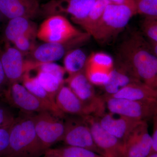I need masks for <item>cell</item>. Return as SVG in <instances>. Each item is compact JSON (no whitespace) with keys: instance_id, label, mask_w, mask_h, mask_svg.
Wrapping results in <instances>:
<instances>
[{"instance_id":"28","label":"cell","mask_w":157,"mask_h":157,"mask_svg":"<svg viewBox=\"0 0 157 157\" xmlns=\"http://www.w3.org/2000/svg\"><path fill=\"white\" fill-rule=\"evenodd\" d=\"M36 35H24L15 39L12 44L25 56L30 55L37 46L36 42Z\"/></svg>"},{"instance_id":"3","label":"cell","mask_w":157,"mask_h":157,"mask_svg":"<svg viewBox=\"0 0 157 157\" xmlns=\"http://www.w3.org/2000/svg\"><path fill=\"white\" fill-rule=\"evenodd\" d=\"M136 14L135 0H128L121 5L110 3L105 8L91 36L101 45L110 44Z\"/></svg>"},{"instance_id":"34","label":"cell","mask_w":157,"mask_h":157,"mask_svg":"<svg viewBox=\"0 0 157 157\" xmlns=\"http://www.w3.org/2000/svg\"><path fill=\"white\" fill-rule=\"evenodd\" d=\"M152 119L153 124V128L152 135L151 136L152 139V147L151 153L157 152V104Z\"/></svg>"},{"instance_id":"25","label":"cell","mask_w":157,"mask_h":157,"mask_svg":"<svg viewBox=\"0 0 157 157\" xmlns=\"http://www.w3.org/2000/svg\"><path fill=\"white\" fill-rule=\"evenodd\" d=\"M37 70L36 76L40 84L48 94L55 98L61 88L64 85L65 82L61 81L50 73L43 72L38 69Z\"/></svg>"},{"instance_id":"6","label":"cell","mask_w":157,"mask_h":157,"mask_svg":"<svg viewBox=\"0 0 157 157\" xmlns=\"http://www.w3.org/2000/svg\"><path fill=\"white\" fill-rule=\"evenodd\" d=\"M2 95L10 106L22 112L32 114L48 111L58 117L48 104L33 94L20 82L9 84Z\"/></svg>"},{"instance_id":"8","label":"cell","mask_w":157,"mask_h":157,"mask_svg":"<svg viewBox=\"0 0 157 157\" xmlns=\"http://www.w3.org/2000/svg\"><path fill=\"white\" fill-rule=\"evenodd\" d=\"M0 56L9 84L20 83L26 73L37 70L42 64L31 59H25V56L20 51L9 45L1 50Z\"/></svg>"},{"instance_id":"5","label":"cell","mask_w":157,"mask_h":157,"mask_svg":"<svg viewBox=\"0 0 157 157\" xmlns=\"http://www.w3.org/2000/svg\"><path fill=\"white\" fill-rule=\"evenodd\" d=\"M65 83L89 109L92 115L99 117L106 112V104L102 96L96 92L94 85L86 78L84 70L69 76Z\"/></svg>"},{"instance_id":"14","label":"cell","mask_w":157,"mask_h":157,"mask_svg":"<svg viewBox=\"0 0 157 157\" xmlns=\"http://www.w3.org/2000/svg\"><path fill=\"white\" fill-rule=\"evenodd\" d=\"M89 127L96 145L105 157H122L123 142L103 128L95 116L82 117Z\"/></svg>"},{"instance_id":"13","label":"cell","mask_w":157,"mask_h":157,"mask_svg":"<svg viewBox=\"0 0 157 157\" xmlns=\"http://www.w3.org/2000/svg\"><path fill=\"white\" fill-rule=\"evenodd\" d=\"M90 36L86 33L84 36L66 42L51 43L45 42L44 44L37 45L31 54L32 59L40 63H51L58 61L69 52L76 47L86 42Z\"/></svg>"},{"instance_id":"36","label":"cell","mask_w":157,"mask_h":157,"mask_svg":"<svg viewBox=\"0 0 157 157\" xmlns=\"http://www.w3.org/2000/svg\"><path fill=\"white\" fill-rule=\"evenodd\" d=\"M153 52L157 57V42H149Z\"/></svg>"},{"instance_id":"29","label":"cell","mask_w":157,"mask_h":157,"mask_svg":"<svg viewBox=\"0 0 157 157\" xmlns=\"http://www.w3.org/2000/svg\"><path fill=\"white\" fill-rule=\"evenodd\" d=\"M137 14L157 18V0H135Z\"/></svg>"},{"instance_id":"7","label":"cell","mask_w":157,"mask_h":157,"mask_svg":"<svg viewBox=\"0 0 157 157\" xmlns=\"http://www.w3.org/2000/svg\"><path fill=\"white\" fill-rule=\"evenodd\" d=\"M108 112L133 120L147 121L152 119L157 102H144L103 96Z\"/></svg>"},{"instance_id":"37","label":"cell","mask_w":157,"mask_h":157,"mask_svg":"<svg viewBox=\"0 0 157 157\" xmlns=\"http://www.w3.org/2000/svg\"><path fill=\"white\" fill-rule=\"evenodd\" d=\"M108 1L112 4L121 5V4H124L127 2L128 0H108Z\"/></svg>"},{"instance_id":"27","label":"cell","mask_w":157,"mask_h":157,"mask_svg":"<svg viewBox=\"0 0 157 157\" xmlns=\"http://www.w3.org/2000/svg\"><path fill=\"white\" fill-rule=\"evenodd\" d=\"M112 57L102 52H94L88 57L86 65L93 66L111 72L114 67Z\"/></svg>"},{"instance_id":"40","label":"cell","mask_w":157,"mask_h":157,"mask_svg":"<svg viewBox=\"0 0 157 157\" xmlns=\"http://www.w3.org/2000/svg\"><path fill=\"white\" fill-rule=\"evenodd\" d=\"M45 157H55L53 156H45Z\"/></svg>"},{"instance_id":"19","label":"cell","mask_w":157,"mask_h":157,"mask_svg":"<svg viewBox=\"0 0 157 157\" xmlns=\"http://www.w3.org/2000/svg\"><path fill=\"white\" fill-rule=\"evenodd\" d=\"M109 97L135 101L157 102V90L139 81L127 86Z\"/></svg>"},{"instance_id":"4","label":"cell","mask_w":157,"mask_h":157,"mask_svg":"<svg viewBox=\"0 0 157 157\" xmlns=\"http://www.w3.org/2000/svg\"><path fill=\"white\" fill-rule=\"evenodd\" d=\"M86 33L76 29L65 16L57 15L46 17L38 28L37 37L45 42L62 43Z\"/></svg>"},{"instance_id":"1","label":"cell","mask_w":157,"mask_h":157,"mask_svg":"<svg viewBox=\"0 0 157 157\" xmlns=\"http://www.w3.org/2000/svg\"><path fill=\"white\" fill-rule=\"evenodd\" d=\"M117 61L138 80L157 90V57L143 35L135 33L124 39L119 47Z\"/></svg>"},{"instance_id":"30","label":"cell","mask_w":157,"mask_h":157,"mask_svg":"<svg viewBox=\"0 0 157 157\" xmlns=\"http://www.w3.org/2000/svg\"><path fill=\"white\" fill-rule=\"evenodd\" d=\"M141 29L149 42H157V18L145 17L141 23Z\"/></svg>"},{"instance_id":"35","label":"cell","mask_w":157,"mask_h":157,"mask_svg":"<svg viewBox=\"0 0 157 157\" xmlns=\"http://www.w3.org/2000/svg\"><path fill=\"white\" fill-rule=\"evenodd\" d=\"M0 53H1V49H0ZM9 84V82L7 80L5 71L3 69L2 62H1V56H0V95L2 94L4 91L8 87Z\"/></svg>"},{"instance_id":"18","label":"cell","mask_w":157,"mask_h":157,"mask_svg":"<svg viewBox=\"0 0 157 157\" xmlns=\"http://www.w3.org/2000/svg\"><path fill=\"white\" fill-rule=\"evenodd\" d=\"M116 63L109 80L102 86L105 95L112 96L127 86L140 81L126 66L117 61Z\"/></svg>"},{"instance_id":"24","label":"cell","mask_w":157,"mask_h":157,"mask_svg":"<svg viewBox=\"0 0 157 157\" xmlns=\"http://www.w3.org/2000/svg\"><path fill=\"white\" fill-rule=\"evenodd\" d=\"M45 156L55 157H105L90 150L70 146L50 148L45 151Z\"/></svg>"},{"instance_id":"26","label":"cell","mask_w":157,"mask_h":157,"mask_svg":"<svg viewBox=\"0 0 157 157\" xmlns=\"http://www.w3.org/2000/svg\"><path fill=\"white\" fill-rule=\"evenodd\" d=\"M85 73L93 85L103 86L109 80L111 72L93 66L86 65Z\"/></svg>"},{"instance_id":"16","label":"cell","mask_w":157,"mask_h":157,"mask_svg":"<svg viewBox=\"0 0 157 157\" xmlns=\"http://www.w3.org/2000/svg\"><path fill=\"white\" fill-rule=\"evenodd\" d=\"M97 118L103 128L122 141L140 121L109 112Z\"/></svg>"},{"instance_id":"10","label":"cell","mask_w":157,"mask_h":157,"mask_svg":"<svg viewBox=\"0 0 157 157\" xmlns=\"http://www.w3.org/2000/svg\"><path fill=\"white\" fill-rule=\"evenodd\" d=\"M97 0H51L41 5V14L48 17L69 14L78 24L86 17Z\"/></svg>"},{"instance_id":"22","label":"cell","mask_w":157,"mask_h":157,"mask_svg":"<svg viewBox=\"0 0 157 157\" xmlns=\"http://www.w3.org/2000/svg\"><path fill=\"white\" fill-rule=\"evenodd\" d=\"M88 58L83 51L74 48L70 51L64 57V67L69 76L85 70Z\"/></svg>"},{"instance_id":"2","label":"cell","mask_w":157,"mask_h":157,"mask_svg":"<svg viewBox=\"0 0 157 157\" xmlns=\"http://www.w3.org/2000/svg\"><path fill=\"white\" fill-rule=\"evenodd\" d=\"M46 151L37 136L33 116L15 118L10 126L6 157H41Z\"/></svg>"},{"instance_id":"39","label":"cell","mask_w":157,"mask_h":157,"mask_svg":"<svg viewBox=\"0 0 157 157\" xmlns=\"http://www.w3.org/2000/svg\"><path fill=\"white\" fill-rule=\"evenodd\" d=\"M2 19V14H1V11H0V21H1V20Z\"/></svg>"},{"instance_id":"32","label":"cell","mask_w":157,"mask_h":157,"mask_svg":"<svg viewBox=\"0 0 157 157\" xmlns=\"http://www.w3.org/2000/svg\"><path fill=\"white\" fill-rule=\"evenodd\" d=\"M15 118L10 109L0 103V128L10 126Z\"/></svg>"},{"instance_id":"31","label":"cell","mask_w":157,"mask_h":157,"mask_svg":"<svg viewBox=\"0 0 157 157\" xmlns=\"http://www.w3.org/2000/svg\"><path fill=\"white\" fill-rule=\"evenodd\" d=\"M38 69L43 72L50 73L61 81L65 82L64 76L66 71L64 67L54 62L42 63Z\"/></svg>"},{"instance_id":"20","label":"cell","mask_w":157,"mask_h":157,"mask_svg":"<svg viewBox=\"0 0 157 157\" xmlns=\"http://www.w3.org/2000/svg\"><path fill=\"white\" fill-rule=\"evenodd\" d=\"M38 28L31 19L17 17L9 20L4 32L7 42L13 43L18 37L25 35L37 36Z\"/></svg>"},{"instance_id":"12","label":"cell","mask_w":157,"mask_h":157,"mask_svg":"<svg viewBox=\"0 0 157 157\" xmlns=\"http://www.w3.org/2000/svg\"><path fill=\"white\" fill-rule=\"evenodd\" d=\"M122 142V157H147L151 152L152 139L147 121H139Z\"/></svg>"},{"instance_id":"17","label":"cell","mask_w":157,"mask_h":157,"mask_svg":"<svg viewBox=\"0 0 157 157\" xmlns=\"http://www.w3.org/2000/svg\"><path fill=\"white\" fill-rule=\"evenodd\" d=\"M55 102L59 109L66 114L84 117L91 115L89 109L67 86L63 85L56 96Z\"/></svg>"},{"instance_id":"11","label":"cell","mask_w":157,"mask_h":157,"mask_svg":"<svg viewBox=\"0 0 157 157\" xmlns=\"http://www.w3.org/2000/svg\"><path fill=\"white\" fill-rule=\"evenodd\" d=\"M64 122L65 133L62 141L66 145L86 149L103 155L82 117L74 116L67 118Z\"/></svg>"},{"instance_id":"21","label":"cell","mask_w":157,"mask_h":157,"mask_svg":"<svg viewBox=\"0 0 157 157\" xmlns=\"http://www.w3.org/2000/svg\"><path fill=\"white\" fill-rule=\"evenodd\" d=\"M22 84L29 91L48 104L53 109L58 117L63 119L65 114L57 107L55 98L48 94L40 84L36 76H33L30 72L26 73L23 77Z\"/></svg>"},{"instance_id":"33","label":"cell","mask_w":157,"mask_h":157,"mask_svg":"<svg viewBox=\"0 0 157 157\" xmlns=\"http://www.w3.org/2000/svg\"><path fill=\"white\" fill-rule=\"evenodd\" d=\"M10 126L0 128V157H6L8 152Z\"/></svg>"},{"instance_id":"23","label":"cell","mask_w":157,"mask_h":157,"mask_svg":"<svg viewBox=\"0 0 157 157\" xmlns=\"http://www.w3.org/2000/svg\"><path fill=\"white\" fill-rule=\"evenodd\" d=\"M110 3L108 0H97L87 16L78 23V25H80L91 36L101 19L105 8Z\"/></svg>"},{"instance_id":"9","label":"cell","mask_w":157,"mask_h":157,"mask_svg":"<svg viewBox=\"0 0 157 157\" xmlns=\"http://www.w3.org/2000/svg\"><path fill=\"white\" fill-rule=\"evenodd\" d=\"M33 117L37 136L46 150L63 140L65 125L62 118L48 111L37 113Z\"/></svg>"},{"instance_id":"15","label":"cell","mask_w":157,"mask_h":157,"mask_svg":"<svg viewBox=\"0 0 157 157\" xmlns=\"http://www.w3.org/2000/svg\"><path fill=\"white\" fill-rule=\"evenodd\" d=\"M40 0H0L2 18L9 20L17 17L33 19L41 14Z\"/></svg>"},{"instance_id":"38","label":"cell","mask_w":157,"mask_h":157,"mask_svg":"<svg viewBox=\"0 0 157 157\" xmlns=\"http://www.w3.org/2000/svg\"><path fill=\"white\" fill-rule=\"evenodd\" d=\"M147 157H157V152L151 153Z\"/></svg>"},{"instance_id":"41","label":"cell","mask_w":157,"mask_h":157,"mask_svg":"<svg viewBox=\"0 0 157 157\" xmlns=\"http://www.w3.org/2000/svg\"><path fill=\"white\" fill-rule=\"evenodd\" d=\"M156 87H157V85H156Z\"/></svg>"}]
</instances>
